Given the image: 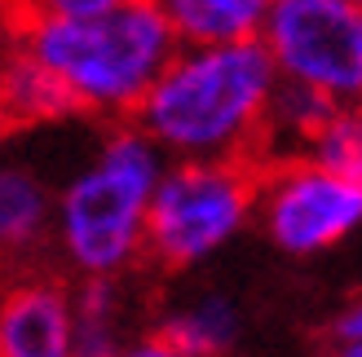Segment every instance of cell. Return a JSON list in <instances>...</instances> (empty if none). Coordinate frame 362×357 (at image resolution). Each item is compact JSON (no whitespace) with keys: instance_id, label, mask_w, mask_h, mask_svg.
<instances>
[{"instance_id":"14","label":"cell","mask_w":362,"mask_h":357,"mask_svg":"<svg viewBox=\"0 0 362 357\" xmlns=\"http://www.w3.org/2000/svg\"><path fill=\"white\" fill-rule=\"evenodd\" d=\"M300 159H310V164L327 168L336 176H354V181H362V119H358L354 106H336L332 119L305 141Z\"/></svg>"},{"instance_id":"13","label":"cell","mask_w":362,"mask_h":357,"mask_svg":"<svg viewBox=\"0 0 362 357\" xmlns=\"http://www.w3.org/2000/svg\"><path fill=\"white\" fill-rule=\"evenodd\" d=\"M336 102H327L322 93H310L300 84H283L274 88V102H269V115H265V141H261V155L283 146L274 159H287V155H300L305 141H310L322 123L332 119Z\"/></svg>"},{"instance_id":"2","label":"cell","mask_w":362,"mask_h":357,"mask_svg":"<svg viewBox=\"0 0 362 357\" xmlns=\"http://www.w3.org/2000/svg\"><path fill=\"white\" fill-rule=\"evenodd\" d=\"M168 159L133 119L111 123L98 150L53 190V256L84 278H124L146 247V207Z\"/></svg>"},{"instance_id":"4","label":"cell","mask_w":362,"mask_h":357,"mask_svg":"<svg viewBox=\"0 0 362 357\" xmlns=\"http://www.w3.org/2000/svg\"><path fill=\"white\" fill-rule=\"evenodd\" d=\"M257 164L247 159H181L155 181L141 256L168 274L199 270L252 225Z\"/></svg>"},{"instance_id":"1","label":"cell","mask_w":362,"mask_h":357,"mask_svg":"<svg viewBox=\"0 0 362 357\" xmlns=\"http://www.w3.org/2000/svg\"><path fill=\"white\" fill-rule=\"evenodd\" d=\"M279 75L261 40L177 49L146 88L133 123L168 159H247L257 164Z\"/></svg>"},{"instance_id":"7","label":"cell","mask_w":362,"mask_h":357,"mask_svg":"<svg viewBox=\"0 0 362 357\" xmlns=\"http://www.w3.org/2000/svg\"><path fill=\"white\" fill-rule=\"evenodd\" d=\"M0 357H71V282L49 270L0 278Z\"/></svg>"},{"instance_id":"15","label":"cell","mask_w":362,"mask_h":357,"mask_svg":"<svg viewBox=\"0 0 362 357\" xmlns=\"http://www.w3.org/2000/svg\"><path fill=\"white\" fill-rule=\"evenodd\" d=\"M124 0H5L9 23H27V18H53V23H80V18H102L119 9Z\"/></svg>"},{"instance_id":"5","label":"cell","mask_w":362,"mask_h":357,"mask_svg":"<svg viewBox=\"0 0 362 357\" xmlns=\"http://www.w3.org/2000/svg\"><path fill=\"white\" fill-rule=\"evenodd\" d=\"M261 49L283 84H300L336 106L362 93V5L354 0H274Z\"/></svg>"},{"instance_id":"8","label":"cell","mask_w":362,"mask_h":357,"mask_svg":"<svg viewBox=\"0 0 362 357\" xmlns=\"http://www.w3.org/2000/svg\"><path fill=\"white\" fill-rule=\"evenodd\" d=\"M53 252V186L27 159L0 155V278L27 274Z\"/></svg>"},{"instance_id":"18","label":"cell","mask_w":362,"mask_h":357,"mask_svg":"<svg viewBox=\"0 0 362 357\" xmlns=\"http://www.w3.org/2000/svg\"><path fill=\"white\" fill-rule=\"evenodd\" d=\"M9 137H13V119H9V111H5V97H0V155H5Z\"/></svg>"},{"instance_id":"6","label":"cell","mask_w":362,"mask_h":357,"mask_svg":"<svg viewBox=\"0 0 362 357\" xmlns=\"http://www.w3.org/2000/svg\"><path fill=\"white\" fill-rule=\"evenodd\" d=\"M252 221L292 260H310L340 247L362 225V181L336 176L300 155L257 164V212Z\"/></svg>"},{"instance_id":"12","label":"cell","mask_w":362,"mask_h":357,"mask_svg":"<svg viewBox=\"0 0 362 357\" xmlns=\"http://www.w3.org/2000/svg\"><path fill=\"white\" fill-rule=\"evenodd\" d=\"M124 349V291L115 278L71 282V357H115Z\"/></svg>"},{"instance_id":"11","label":"cell","mask_w":362,"mask_h":357,"mask_svg":"<svg viewBox=\"0 0 362 357\" xmlns=\"http://www.w3.org/2000/svg\"><path fill=\"white\" fill-rule=\"evenodd\" d=\"M0 97H5L13 128H45V123H62L76 115L58 80L13 40V31L0 35Z\"/></svg>"},{"instance_id":"3","label":"cell","mask_w":362,"mask_h":357,"mask_svg":"<svg viewBox=\"0 0 362 357\" xmlns=\"http://www.w3.org/2000/svg\"><path fill=\"white\" fill-rule=\"evenodd\" d=\"M9 31L58 80L76 115H102L115 123L133 119L146 88L177 53V40L155 0H124L119 9L80 23L27 18L9 23Z\"/></svg>"},{"instance_id":"16","label":"cell","mask_w":362,"mask_h":357,"mask_svg":"<svg viewBox=\"0 0 362 357\" xmlns=\"http://www.w3.org/2000/svg\"><path fill=\"white\" fill-rule=\"evenodd\" d=\"M322 357H362V305H340L322 327Z\"/></svg>"},{"instance_id":"17","label":"cell","mask_w":362,"mask_h":357,"mask_svg":"<svg viewBox=\"0 0 362 357\" xmlns=\"http://www.w3.org/2000/svg\"><path fill=\"white\" fill-rule=\"evenodd\" d=\"M115 357H181V353L164 340V335L146 331V335H137V340H124V349Z\"/></svg>"},{"instance_id":"10","label":"cell","mask_w":362,"mask_h":357,"mask_svg":"<svg viewBox=\"0 0 362 357\" xmlns=\"http://www.w3.org/2000/svg\"><path fill=\"white\" fill-rule=\"evenodd\" d=\"M155 335H164L181 357H230L243 340V309L226 291H199L159 317Z\"/></svg>"},{"instance_id":"19","label":"cell","mask_w":362,"mask_h":357,"mask_svg":"<svg viewBox=\"0 0 362 357\" xmlns=\"http://www.w3.org/2000/svg\"><path fill=\"white\" fill-rule=\"evenodd\" d=\"M354 5H362V0H354Z\"/></svg>"},{"instance_id":"9","label":"cell","mask_w":362,"mask_h":357,"mask_svg":"<svg viewBox=\"0 0 362 357\" xmlns=\"http://www.w3.org/2000/svg\"><path fill=\"white\" fill-rule=\"evenodd\" d=\"M269 5L274 0H155V9L164 13L177 49L261 40Z\"/></svg>"}]
</instances>
